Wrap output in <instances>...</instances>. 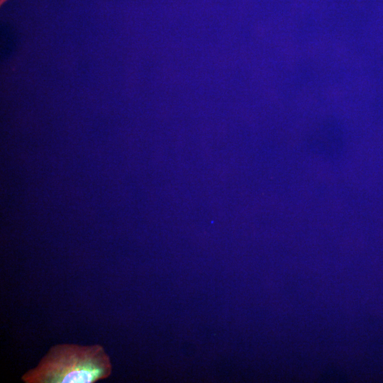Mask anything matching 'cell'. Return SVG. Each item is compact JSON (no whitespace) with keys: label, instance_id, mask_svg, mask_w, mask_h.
Here are the masks:
<instances>
[{"label":"cell","instance_id":"cell-1","mask_svg":"<svg viewBox=\"0 0 383 383\" xmlns=\"http://www.w3.org/2000/svg\"><path fill=\"white\" fill-rule=\"evenodd\" d=\"M112 372L109 355L99 345L52 346L38 364L21 377L25 383H94Z\"/></svg>","mask_w":383,"mask_h":383}]
</instances>
